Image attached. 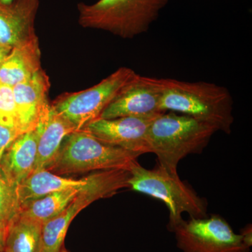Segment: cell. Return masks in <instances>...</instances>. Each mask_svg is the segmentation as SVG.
Instances as JSON below:
<instances>
[{"instance_id": "cell-11", "label": "cell", "mask_w": 252, "mask_h": 252, "mask_svg": "<svg viewBox=\"0 0 252 252\" xmlns=\"http://www.w3.org/2000/svg\"><path fill=\"white\" fill-rule=\"evenodd\" d=\"M49 89V78L42 69L13 87L19 134L35 129L41 116L50 104Z\"/></svg>"}, {"instance_id": "cell-13", "label": "cell", "mask_w": 252, "mask_h": 252, "mask_svg": "<svg viewBox=\"0 0 252 252\" xmlns=\"http://www.w3.org/2000/svg\"><path fill=\"white\" fill-rule=\"evenodd\" d=\"M34 130L37 140V157L34 169V171H36L47 168L64 139L76 129L49 104L41 116Z\"/></svg>"}, {"instance_id": "cell-24", "label": "cell", "mask_w": 252, "mask_h": 252, "mask_svg": "<svg viewBox=\"0 0 252 252\" xmlns=\"http://www.w3.org/2000/svg\"><path fill=\"white\" fill-rule=\"evenodd\" d=\"M11 49L9 48L5 47V46L1 45L0 44V66H1V63H3L5 58L7 56V55L9 54L11 51Z\"/></svg>"}, {"instance_id": "cell-25", "label": "cell", "mask_w": 252, "mask_h": 252, "mask_svg": "<svg viewBox=\"0 0 252 252\" xmlns=\"http://www.w3.org/2000/svg\"><path fill=\"white\" fill-rule=\"evenodd\" d=\"M14 0H0V4H9Z\"/></svg>"}, {"instance_id": "cell-16", "label": "cell", "mask_w": 252, "mask_h": 252, "mask_svg": "<svg viewBox=\"0 0 252 252\" xmlns=\"http://www.w3.org/2000/svg\"><path fill=\"white\" fill-rule=\"evenodd\" d=\"M87 182L88 176L79 180H75L56 175L45 169L36 170L32 172L22 183L18 186L20 206L21 207L32 200L42 198L55 192L80 188L86 185Z\"/></svg>"}, {"instance_id": "cell-9", "label": "cell", "mask_w": 252, "mask_h": 252, "mask_svg": "<svg viewBox=\"0 0 252 252\" xmlns=\"http://www.w3.org/2000/svg\"><path fill=\"white\" fill-rule=\"evenodd\" d=\"M160 79L136 74L101 114L102 119L157 117L162 114Z\"/></svg>"}, {"instance_id": "cell-21", "label": "cell", "mask_w": 252, "mask_h": 252, "mask_svg": "<svg viewBox=\"0 0 252 252\" xmlns=\"http://www.w3.org/2000/svg\"><path fill=\"white\" fill-rule=\"evenodd\" d=\"M19 135L16 130L0 124V162L6 149Z\"/></svg>"}, {"instance_id": "cell-23", "label": "cell", "mask_w": 252, "mask_h": 252, "mask_svg": "<svg viewBox=\"0 0 252 252\" xmlns=\"http://www.w3.org/2000/svg\"><path fill=\"white\" fill-rule=\"evenodd\" d=\"M6 230H7V226L0 220V252H4Z\"/></svg>"}, {"instance_id": "cell-2", "label": "cell", "mask_w": 252, "mask_h": 252, "mask_svg": "<svg viewBox=\"0 0 252 252\" xmlns=\"http://www.w3.org/2000/svg\"><path fill=\"white\" fill-rule=\"evenodd\" d=\"M217 129L206 123L175 112L162 113L149 127L148 145L158 164L177 175L179 162L189 154H200Z\"/></svg>"}, {"instance_id": "cell-12", "label": "cell", "mask_w": 252, "mask_h": 252, "mask_svg": "<svg viewBox=\"0 0 252 252\" xmlns=\"http://www.w3.org/2000/svg\"><path fill=\"white\" fill-rule=\"evenodd\" d=\"M39 0H14L0 4V44L12 49L36 36L34 23Z\"/></svg>"}, {"instance_id": "cell-8", "label": "cell", "mask_w": 252, "mask_h": 252, "mask_svg": "<svg viewBox=\"0 0 252 252\" xmlns=\"http://www.w3.org/2000/svg\"><path fill=\"white\" fill-rule=\"evenodd\" d=\"M172 233L182 252H250L241 235L220 215L183 220Z\"/></svg>"}, {"instance_id": "cell-18", "label": "cell", "mask_w": 252, "mask_h": 252, "mask_svg": "<svg viewBox=\"0 0 252 252\" xmlns=\"http://www.w3.org/2000/svg\"><path fill=\"white\" fill-rule=\"evenodd\" d=\"M81 189V187L61 190L32 200L21 207L19 215L43 224L63 211Z\"/></svg>"}, {"instance_id": "cell-7", "label": "cell", "mask_w": 252, "mask_h": 252, "mask_svg": "<svg viewBox=\"0 0 252 252\" xmlns=\"http://www.w3.org/2000/svg\"><path fill=\"white\" fill-rule=\"evenodd\" d=\"M137 73L122 67L90 89L59 95L51 105L76 130L98 119L123 88Z\"/></svg>"}, {"instance_id": "cell-22", "label": "cell", "mask_w": 252, "mask_h": 252, "mask_svg": "<svg viewBox=\"0 0 252 252\" xmlns=\"http://www.w3.org/2000/svg\"><path fill=\"white\" fill-rule=\"evenodd\" d=\"M242 239H243L244 243L251 248L252 245V225H248L245 227L244 229L242 230L241 233Z\"/></svg>"}, {"instance_id": "cell-6", "label": "cell", "mask_w": 252, "mask_h": 252, "mask_svg": "<svg viewBox=\"0 0 252 252\" xmlns=\"http://www.w3.org/2000/svg\"><path fill=\"white\" fill-rule=\"evenodd\" d=\"M130 172L126 170L94 172L88 182L58 216L43 223L41 252H61L73 220L86 207L99 199L109 198L123 189H129Z\"/></svg>"}, {"instance_id": "cell-15", "label": "cell", "mask_w": 252, "mask_h": 252, "mask_svg": "<svg viewBox=\"0 0 252 252\" xmlns=\"http://www.w3.org/2000/svg\"><path fill=\"white\" fill-rule=\"evenodd\" d=\"M37 157L35 130L20 134L6 149L0 165L18 186L34 171Z\"/></svg>"}, {"instance_id": "cell-5", "label": "cell", "mask_w": 252, "mask_h": 252, "mask_svg": "<svg viewBox=\"0 0 252 252\" xmlns=\"http://www.w3.org/2000/svg\"><path fill=\"white\" fill-rule=\"evenodd\" d=\"M129 189L161 200L169 210L167 228L172 232L183 220L182 215L188 213L190 218L206 217L207 204L205 199L180 180L178 175L170 174L160 165L148 170L137 160L128 170Z\"/></svg>"}, {"instance_id": "cell-4", "label": "cell", "mask_w": 252, "mask_h": 252, "mask_svg": "<svg viewBox=\"0 0 252 252\" xmlns=\"http://www.w3.org/2000/svg\"><path fill=\"white\" fill-rule=\"evenodd\" d=\"M168 0H98L77 5L83 28L109 32L123 39L146 32Z\"/></svg>"}, {"instance_id": "cell-10", "label": "cell", "mask_w": 252, "mask_h": 252, "mask_svg": "<svg viewBox=\"0 0 252 252\" xmlns=\"http://www.w3.org/2000/svg\"><path fill=\"white\" fill-rule=\"evenodd\" d=\"M157 117L98 118L87 124L83 130L104 143L142 155L150 153L149 129Z\"/></svg>"}, {"instance_id": "cell-17", "label": "cell", "mask_w": 252, "mask_h": 252, "mask_svg": "<svg viewBox=\"0 0 252 252\" xmlns=\"http://www.w3.org/2000/svg\"><path fill=\"white\" fill-rule=\"evenodd\" d=\"M42 225L18 214L8 225L4 252H41Z\"/></svg>"}, {"instance_id": "cell-26", "label": "cell", "mask_w": 252, "mask_h": 252, "mask_svg": "<svg viewBox=\"0 0 252 252\" xmlns=\"http://www.w3.org/2000/svg\"><path fill=\"white\" fill-rule=\"evenodd\" d=\"M61 252H68V251H67V250H66V249H65V248H63L62 249V250H61Z\"/></svg>"}, {"instance_id": "cell-3", "label": "cell", "mask_w": 252, "mask_h": 252, "mask_svg": "<svg viewBox=\"0 0 252 252\" xmlns=\"http://www.w3.org/2000/svg\"><path fill=\"white\" fill-rule=\"evenodd\" d=\"M142 154L104 143L81 129L64 139L54 160L45 170L59 175L106 170H128Z\"/></svg>"}, {"instance_id": "cell-19", "label": "cell", "mask_w": 252, "mask_h": 252, "mask_svg": "<svg viewBox=\"0 0 252 252\" xmlns=\"http://www.w3.org/2000/svg\"><path fill=\"white\" fill-rule=\"evenodd\" d=\"M20 210L18 185L0 165V220L8 226Z\"/></svg>"}, {"instance_id": "cell-20", "label": "cell", "mask_w": 252, "mask_h": 252, "mask_svg": "<svg viewBox=\"0 0 252 252\" xmlns=\"http://www.w3.org/2000/svg\"><path fill=\"white\" fill-rule=\"evenodd\" d=\"M0 124L18 132L14 90L3 84H0Z\"/></svg>"}, {"instance_id": "cell-14", "label": "cell", "mask_w": 252, "mask_h": 252, "mask_svg": "<svg viewBox=\"0 0 252 252\" xmlns=\"http://www.w3.org/2000/svg\"><path fill=\"white\" fill-rule=\"evenodd\" d=\"M41 49L37 36L11 49L0 66V84L14 87L40 70Z\"/></svg>"}, {"instance_id": "cell-1", "label": "cell", "mask_w": 252, "mask_h": 252, "mask_svg": "<svg viewBox=\"0 0 252 252\" xmlns=\"http://www.w3.org/2000/svg\"><path fill=\"white\" fill-rule=\"evenodd\" d=\"M160 110L181 113L226 134L234 122L233 100L226 88L212 83L160 79Z\"/></svg>"}]
</instances>
